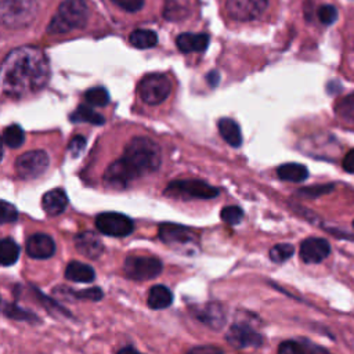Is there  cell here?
Instances as JSON below:
<instances>
[{
  "mask_svg": "<svg viewBox=\"0 0 354 354\" xmlns=\"http://www.w3.org/2000/svg\"><path fill=\"white\" fill-rule=\"evenodd\" d=\"M1 91L8 97H24L46 87L50 62L43 50L22 46L11 50L1 62Z\"/></svg>",
  "mask_w": 354,
  "mask_h": 354,
  "instance_id": "cell-1",
  "label": "cell"
},
{
  "mask_svg": "<svg viewBox=\"0 0 354 354\" xmlns=\"http://www.w3.org/2000/svg\"><path fill=\"white\" fill-rule=\"evenodd\" d=\"M122 159L136 174L141 177L147 173H153L159 169L162 162V152L159 145L148 137H134L124 147Z\"/></svg>",
  "mask_w": 354,
  "mask_h": 354,
  "instance_id": "cell-2",
  "label": "cell"
},
{
  "mask_svg": "<svg viewBox=\"0 0 354 354\" xmlns=\"http://www.w3.org/2000/svg\"><path fill=\"white\" fill-rule=\"evenodd\" d=\"M88 21V6L84 0H64L47 25V33L64 35L82 29Z\"/></svg>",
  "mask_w": 354,
  "mask_h": 354,
  "instance_id": "cell-3",
  "label": "cell"
},
{
  "mask_svg": "<svg viewBox=\"0 0 354 354\" xmlns=\"http://www.w3.org/2000/svg\"><path fill=\"white\" fill-rule=\"evenodd\" d=\"M37 10L36 0H0V19L10 29L29 26L35 21Z\"/></svg>",
  "mask_w": 354,
  "mask_h": 354,
  "instance_id": "cell-4",
  "label": "cell"
},
{
  "mask_svg": "<svg viewBox=\"0 0 354 354\" xmlns=\"http://www.w3.org/2000/svg\"><path fill=\"white\" fill-rule=\"evenodd\" d=\"M159 238L163 243L185 254L195 253L199 246L198 236L191 228L174 223H162L159 225Z\"/></svg>",
  "mask_w": 354,
  "mask_h": 354,
  "instance_id": "cell-5",
  "label": "cell"
},
{
  "mask_svg": "<svg viewBox=\"0 0 354 354\" xmlns=\"http://www.w3.org/2000/svg\"><path fill=\"white\" fill-rule=\"evenodd\" d=\"M137 91L145 104L159 105L169 98L171 93V82L163 73H149L140 80Z\"/></svg>",
  "mask_w": 354,
  "mask_h": 354,
  "instance_id": "cell-6",
  "label": "cell"
},
{
  "mask_svg": "<svg viewBox=\"0 0 354 354\" xmlns=\"http://www.w3.org/2000/svg\"><path fill=\"white\" fill-rule=\"evenodd\" d=\"M165 195L185 199H210L218 195V189L202 180H176L163 191Z\"/></svg>",
  "mask_w": 354,
  "mask_h": 354,
  "instance_id": "cell-7",
  "label": "cell"
},
{
  "mask_svg": "<svg viewBox=\"0 0 354 354\" xmlns=\"http://www.w3.org/2000/svg\"><path fill=\"white\" fill-rule=\"evenodd\" d=\"M162 267L159 259L148 256H129L123 263L126 277L134 281L153 279L160 274Z\"/></svg>",
  "mask_w": 354,
  "mask_h": 354,
  "instance_id": "cell-8",
  "label": "cell"
},
{
  "mask_svg": "<svg viewBox=\"0 0 354 354\" xmlns=\"http://www.w3.org/2000/svg\"><path fill=\"white\" fill-rule=\"evenodd\" d=\"M50 159L46 151L35 149L19 155L15 160V170L21 178L32 180L40 177L48 167Z\"/></svg>",
  "mask_w": 354,
  "mask_h": 354,
  "instance_id": "cell-9",
  "label": "cell"
},
{
  "mask_svg": "<svg viewBox=\"0 0 354 354\" xmlns=\"http://www.w3.org/2000/svg\"><path fill=\"white\" fill-rule=\"evenodd\" d=\"M97 230L108 236H127L133 232L134 224L130 217L118 212H104L95 217Z\"/></svg>",
  "mask_w": 354,
  "mask_h": 354,
  "instance_id": "cell-10",
  "label": "cell"
},
{
  "mask_svg": "<svg viewBox=\"0 0 354 354\" xmlns=\"http://www.w3.org/2000/svg\"><path fill=\"white\" fill-rule=\"evenodd\" d=\"M268 7V0H227L225 10L230 18L239 22L260 18Z\"/></svg>",
  "mask_w": 354,
  "mask_h": 354,
  "instance_id": "cell-11",
  "label": "cell"
},
{
  "mask_svg": "<svg viewBox=\"0 0 354 354\" xmlns=\"http://www.w3.org/2000/svg\"><path fill=\"white\" fill-rule=\"evenodd\" d=\"M227 342L235 348L260 347L263 344V336L246 324H234L225 333Z\"/></svg>",
  "mask_w": 354,
  "mask_h": 354,
  "instance_id": "cell-12",
  "label": "cell"
},
{
  "mask_svg": "<svg viewBox=\"0 0 354 354\" xmlns=\"http://www.w3.org/2000/svg\"><path fill=\"white\" fill-rule=\"evenodd\" d=\"M134 178H137L136 174L130 170V167L126 165V162L122 158L112 162L104 173L105 185L115 189L126 188L129 183Z\"/></svg>",
  "mask_w": 354,
  "mask_h": 354,
  "instance_id": "cell-13",
  "label": "cell"
},
{
  "mask_svg": "<svg viewBox=\"0 0 354 354\" xmlns=\"http://www.w3.org/2000/svg\"><path fill=\"white\" fill-rule=\"evenodd\" d=\"M299 253L306 264H317L329 256L330 245L324 238H307L301 242Z\"/></svg>",
  "mask_w": 354,
  "mask_h": 354,
  "instance_id": "cell-14",
  "label": "cell"
},
{
  "mask_svg": "<svg viewBox=\"0 0 354 354\" xmlns=\"http://www.w3.org/2000/svg\"><path fill=\"white\" fill-rule=\"evenodd\" d=\"M26 253L32 259L44 260L55 253V243L50 235L36 232L26 241Z\"/></svg>",
  "mask_w": 354,
  "mask_h": 354,
  "instance_id": "cell-15",
  "label": "cell"
},
{
  "mask_svg": "<svg viewBox=\"0 0 354 354\" xmlns=\"http://www.w3.org/2000/svg\"><path fill=\"white\" fill-rule=\"evenodd\" d=\"M75 246L80 254L90 260H97L104 252L101 238L93 231H83L75 236Z\"/></svg>",
  "mask_w": 354,
  "mask_h": 354,
  "instance_id": "cell-16",
  "label": "cell"
},
{
  "mask_svg": "<svg viewBox=\"0 0 354 354\" xmlns=\"http://www.w3.org/2000/svg\"><path fill=\"white\" fill-rule=\"evenodd\" d=\"M195 317L213 329H220L227 319L224 307L220 303H206L203 307H198Z\"/></svg>",
  "mask_w": 354,
  "mask_h": 354,
  "instance_id": "cell-17",
  "label": "cell"
},
{
  "mask_svg": "<svg viewBox=\"0 0 354 354\" xmlns=\"http://www.w3.org/2000/svg\"><path fill=\"white\" fill-rule=\"evenodd\" d=\"M209 35L206 33H192V32H184L177 36L176 44L177 48L181 53L189 54V53H202L209 46Z\"/></svg>",
  "mask_w": 354,
  "mask_h": 354,
  "instance_id": "cell-18",
  "label": "cell"
},
{
  "mask_svg": "<svg viewBox=\"0 0 354 354\" xmlns=\"http://www.w3.org/2000/svg\"><path fill=\"white\" fill-rule=\"evenodd\" d=\"M41 206H43V210L54 217V216H58L61 214L66 206H68V196L65 194L64 189L61 188H55V189H51L48 192H46L41 198Z\"/></svg>",
  "mask_w": 354,
  "mask_h": 354,
  "instance_id": "cell-19",
  "label": "cell"
},
{
  "mask_svg": "<svg viewBox=\"0 0 354 354\" xmlns=\"http://www.w3.org/2000/svg\"><path fill=\"white\" fill-rule=\"evenodd\" d=\"M278 354H329L325 348L307 340H285L278 347Z\"/></svg>",
  "mask_w": 354,
  "mask_h": 354,
  "instance_id": "cell-20",
  "label": "cell"
},
{
  "mask_svg": "<svg viewBox=\"0 0 354 354\" xmlns=\"http://www.w3.org/2000/svg\"><path fill=\"white\" fill-rule=\"evenodd\" d=\"M218 133L224 138V141L234 147L238 148L242 144V133L239 129V124L231 119V118H221L217 123Z\"/></svg>",
  "mask_w": 354,
  "mask_h": 354,
  "instance_id": "cell-21",
  "label": "cell"
},
{
  "mask_svg": "<svg viewBox=\"0 0 354 354\" xmlns=\"http://www.w3.org/2000/svg\"><path fill=\"white\" fill-rule=\"evenodd\" d=\"M65 278L73 282H93L95 278V272L91 266L80 263V261H71L65 268Z\"/></svg>",
  "mask_w": 354,
  "mask_h": 354,
  "instance_id": "cell-22",
  "label": "cell"
},
{
  "mask_svg": "<svg viewBox=\"0 0 354 354\" xmlns=\"http://www.w3.org/2000/svg\"><path fill=\"white\" fill-rule=\"evenodd\" d=\"M147 301L152 310H162L171 304L173 295L169 288H166L163 285H155L149 289Z\"/></svg>",
  "mask_w": 354,
  "mask_h": 354,
  "instance_id": "cell-23",
  "label": "cell"
},
{
  "mask_svg": "<svg viewBox=\"0 0 354 354\" xmlns=\"http://www.w3.org/2000/svg\"><path fill=\"white\" fill-rule=\"evenodd\" d=\"M277 174L283 181L301 183L308 177V170L300 163H283L277 169Z\"/></svg>",
  "mask_w": 354,
  "mask_h": 354,
  "instance_id": "cell-24",
  "label": "cell"
},
{
  "mask_svg": "<svg viewBox=\"0 0 354 354\" xmlns=\"http://www.w3.org/2000/svg\"><path fill=\"white\" fill-rule=\"evenodd\" d=\"M129 41L136 48H152L158 44V35L151 29H134L129 36Z\"/></svg>",
  "mask_w": 354,
  "mask_h": 354,
  "instance_id": "cell-25",
  "label": "cell"
},
{
  "mask_svg": "<svg viewBox=\"0 0 354 354\" xmlns=\"http://www.w3.org/2000/svg\"><path fill=\"white\" fill-rule=\"evenodd\" d=\"M69 118L73 123H77V122H86V123H91V124H104L105 123V119L101 113L95 112L88 105H84V104L79 105L71 113Z\"/></svg>",
  "mask_w": 354,
  "mask_h": 354,
  "instance_id": "cell-26",
  "label": "cell"
},
{
  "mask_svg": "<svg viewBox=\"0 0 354 354\" xmlns=\"http://www.w3.org/2000/svg\"><path fill=\"white\" fill-rule=\"evenodd\" d=\"M336 115L346 126L354 129V93L346 95L337 102Z\"/></svg>",
  "mask_w": 354,
  "mask_h": 354,
  "instance_id": "cell-27",
  "label": "cell"
},
{
  "mask_svg": "<svg viewBox=\"0 0 354 354\" xmlns=\"http://www.w3.org/2000/svg\"><path fill=\"white\" fill-rule=\"evenodd\" d=\"M19 257V246L12 238H3L0 242V261L3 266L14 264Z\"/></svg>",
  "mask_w": 354,
  "mask_h": 354,
  "instance_id": "cell-28",
  "label": "cell"
},
{
  "mask_svg": "<svg viewBox=\"0 0 354 354\" xmlns=\"http://www.w3.org/2000/svg\"><path fill=\"white\" fill-rule=\"evenodd\" d=\"M3 141L8 148H19L25 141V133L21 126L10 124L3 131Z\"/></svg>",
  "mask_w": 354,
  "mask_h": 354,
  "instance_id": "cell-29",
  "label": "cell"
},
{
  "mask_svg": "<svg viewBox=\"0 0 354 354\" xmlns=\"http://www.w3.org/2000/svg\"><path fill=\"white\" fill-rule=\"evenodd\" d=\"M84 100L94 106H105L109 104V93L104 87H93L84 93Z\"/></svg>",
  "mask_w": 354,
  "mask_h": 354,
  "instance_id": "cell-30",
  "label": "cell"
},
{
  "mask_svg": "<svg viewBox=\"0 0 354 354\" xmlns=\"http://www.w3.org/2000/svg\"><path fill=\"white\" fill-rule=\"evenodd\" d=\"M3 314L8 318H12V319H19V321H35L36 317L33 313L22 308V307H18L12 303H4L3 304Z\"/></svg>",
  "mask_w": 354,
  "mask_h": 354,
  "instance_id": "cell-31",
  "label": "cell"
},
{
  "mask_svg": "<svg viewBox=\"0 0 354 354\" xmlns=\"http://www.w3.org/2000/svg\"><path fill=\"white\" fill-rule=\"evenodd\" d=\"M293 252H295L293 245H290V243H278V245H274L271 248L270 259L274 263H283V261H286L288 259H290L293 256Z\"/></svg>",
  "mask_w": 354,
  "mask_h": 354,
  "instance_id": "cell-32",
  "label": "cell"
},
{
  "mask_svg": "<svg viewBox=\"0 0 354 354\" xmlns=\"http://www.w3.org/2000/svg\"><path fill=\"white\" fill-rule=\"evenodd\" d=\"M220 217L224 223H227L230 225H235L242 220L243 212L239 206H234V205L232 206H225V207L221 209Z\"/></svg>",
  "mask_w": 354,
  "mask_h": 354,
  "instance_id": "cell-33",
  "label": "cell"
},
{
  "mask_svg": "<svg viewBox=\"0 0 354 354\" xmlns=\"http://www.w3.org/2000/svg\"><path fill=\"white\" fill-rule=\"evenodd\" d=\"M318 19L325 25H332L337 19V10L332 4H324L318 8Z\"/></svg>",
  "mask_w": 354,
  "mask_h": 354,
  "instance_id": "cell-34",
  "label": "cell"
},
{
  "mask_svg": "<svg viewBox=\"0 0 354 354\" xmlns=\"http://www.w3.org/2000/svg\"><path fill=\"white\" fill-rule=\"evenodd\" d=\"M18 217V212L15 209V206L7 201H1V218L0 223L1 224H7V223H14Z\"/></svg>",
  "mask_w": 354,
  "mask_h": 354,
  "instance_id": "cell-35",
  "label": "cell"
},
{
  "mask_svg": "<svg viewBox=\"0 0 354 354\" xmlns=\"http://www.w3.org/2000/svg\"><path fill=\"white\" fill-rule=\"evenodd\" d=\"M75 297L77 299H84V300H91V301H98L100 299H102V290L97 286L90 288V289H83V290H73Z\"/></svg>",
  "mask_w": 354,
  "mask_h": 354,
  "instance_id": "cell-36",
  "label": "cell"
},
{
  "mask_svg": "<svg viewBox=\"0 0 354 354\" xmlns=\"http://www.w3.org/2000/svg\"><path fill=\"white\" fill-rule=\"evenodd\" d=\"M111 1L127 12H137L144 6V0H111Z\"/></svg>",
  "mask_w": 354,
  "mask_h": 354,
  "instance_id": "cell-37",
  "label": "cell"
},
{
  "mask_svg": "<svg viewBox=\"0 0 354 354\" xmlns=\"http://www.w3.org/2000/svg\"><path fill=\"white\" fill-rule=\"evenodd\" d=\"M84 147H86V138H84L83 136H75V137L71 140L69 145H68V152H69L73 158H76L77 155H80V153L83 152Z\"/></svg>",
  "mask_w": 354,
  "mask_h": 354,
  "instance_id": "cell-38",
  "label": "cell"
},
{
  "mask_svg": "<svg viewBox=\"0 0 354 354\" xmlns=\"http://www.w3.org/2000/svg\"><path fill=\"white\" fill-rule=\"evenodd\" d=\"M333 188V185H314V187H307V188H301L299 189L297 192L300 195H304V196H318V195H322V194H326L328 191H330Z\"/></svg>",
  "mask_w": 354,
  "mask_h": 354,
  "instance_id": "cell-39",
  "label": "cell"
},
{
  "mask_svg": "<svg viewBox=\"0 0 354 354\" xmlns=\"http://www.w3.org/2000/svg\"><path fill=\"white\" fill-rule=\"evenodd\" d=\"M185 354H224L221 348L216 347V346H196L194 348H191L189 351H187Z\"/></svg>",
  "mask_w": 354,
  "mask_h": 354,
  "instance_id": "cell-40",
  "label": "cell"
},
{
  "mask_svg": "<svg viewBox=\"0 0 354 354\" xmlns=\"http://www.w3.org/2000/svg\"><path fill=\"white\" fill-rule=\"evenodd\" d=\"M342 166L347 173H354V149H351L346 153V156L343 158Z\"/></svg>",
  "mask_w": 354,
  "mask_h": 354,
  "instance_id": "cell-41",
  "label": "cell"
},
{
  "mask_svg": "<svg viewBox=\"0 0 354 354\" xmlns=\"http://www.w3.org/2000/svg\"><path fill=\"white\" fill-rule=\"evenodd\" d=\"M207 83L212 86V87H216L218 80H220V76H218V72L217 71H212L210 73H207V77H206Z\"/></svg>",
  "mask_w": 354,
  "mask_h": 354,
  "instance_id": "cell-42",
  "label": "cell"
},
{
  "mask_svg": "<svg viewBox=\"0 0 354 354\" xmlns=\"http://www.w3.org/2000/svg\"><path fill=\"white\" fill-rule=\"evenodd\" d=\"M118 354H142V353L137 351V350H136L134 347H131V346H127V347L120 348V350L118 351Z\"/></svg>",
  "mask_w": 354,
  "mask_h": 354,
  "instance_id": "cell-43",
  "label": "cell"
},
{
  "mask_svg": "<svg viewBox=\"0 0 354 354\" xmlns=\"http://www.w3.org/2000/svg\"><path fill=\"white\" fill-rule=\"evenodd\" d=\"M353 227H354V221H353Z\"/></svg>",
  "mask_w": 354,
  "mask_h": 354,
  "instance_id": "cell-44",
  "label": "cell"
}]
</instances>
